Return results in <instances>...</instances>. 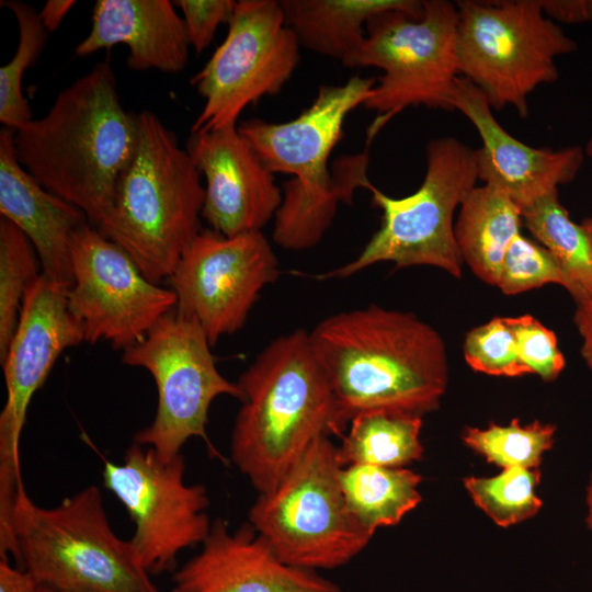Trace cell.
<instances>
[{"mask_svg": "<svg viewBox=\"0 0 592 592\" xmlns=\"http://www.w3.org/2000/svg\"><path fill=\"white\" fill-rule=\"evenodd\" d=\"M344 431L357 414L436 410L448 383L445 343L414 314L369 305L333 314L309 331Z\"/></svg>", "mask_w": 592, "mask_h": 592, "instance_id": "cell-1", "label": "cell"}, {"mask_svg": "<svg viewBox=\"0 0 592 592\" xmlns=\"http://www.w3.org/2000/svg\"><path fill=\"white\" fill-rule=\"evenodd\" d=\"M376 80L353 76L343 84H321L314 102L295 118L242 122L238 129L273 173L294 178L283 184L272 238L293 251L317 246L341 203L352 204L360 189L371 190L368 147L329 164L343 137L348 115L372 96Z\"/></svg>", "mask_w": 592, "mask_h": 592, "instance_id": "cell-2", "label": "cell"}, {"mask_svg": "<svg viewBox=\"0 0 592 592\" xmlns=\"http://www.w3.org/2000/svg\"><path fill=\"white\" fill-rule=\"evenodd\" d=\"M138 137L137 114L123 107L111 65L99 62L61 90L43 117L14 132V144L21 166L99 228Z\"/></svg>", "mask_w": 592, "mask_h": 592, "instance_id": "cell-3", "label": "cell"}, {"mask_svg": "<svg viewBox=\"0 0 592 592\" xmlns=\"http://www.w3.org/2000/svg\"><path fill=\"white\" fill-rule=\"evenodd\" d=\"M237 385L242 398L230 457L258 493L272 490L318 437L343 434L309 331L296 329L272 340Z\"/></svg>", "mask_w": 592, "mask_h": 592, "instance_id": "cell-4", "label": "cell"}, {"mask_svg": "<svg viewBox=\"0 0 592 592\" xmlns=\"http://www.w3.org/2000/svg\"><path fill=\"white\" fill-rule=\"evenodd\" d=\"M137 118L135 156L117 182L107 218L96 229L159 284L202 231L205 190L175 134L150 111Z\"/></svg>", "mask_w": 592, "mask_h": 592, "instance_id": "cell-5", "label": "cell"}, {"mask_svg": "<svg viewBox=\"0 0 592 592\" xmlns=\"http://www.w3.org/2000/svg\"><path fill=\"white\" fill-rule=\"evenodd\" d=\"M16 561L41 585L64 592H159L129 540L89 486L58 504H36L20 485L12 512Z\"/></svg>", "mask_w": 592, "mask_h": 592, "instance_id": "cell-6", "label": "cell"}, {"mask_svg": "<svg viewBox=\"0 0 592 592\" xmlns=\"http://www.w3.org/2000/svg\"><path fill=\"white\" fill-rule=\"evenodd\" d=\"M339 448L318 437L270 491L258 493L248 519L286 563L332 570L355 558L373 537L345 502Z\"/></svg>", "mask_w": 592, "mask_h": 592, "instance_id": "cell-7", "label": "cell"}, {"mask_svg": "<svg viewBox=\"0 0 592 592\" xmlns=\"http://www.w3.org/2000/svg\"><path fill=\"white\" fill-rule=\"evenodd\" d=\"M457 64L459 76L485 95L490 106H512L528 114V96L558 79L556 58L578 49L548 19L539 0H459Z\"/></svg>", "mask_w": 592, "mask_h": 592, "instance_id": "cell-8", "label": "cell"}, {"mask_svg": "<svg viewBox=\"0 0 592 592\" xmlns=\"http://www.w3.org/2000/svg\"><path fill=\"white\" fill-rule=\"evenodd\" d=\"M423 181L412 194L392 197L376 186L369 190L373 205L382 210L380 227L352 261L322 277H350L379 262L396 269L429 265L462 276L454 213L478 180L475 149L440 137L426 145Z\"/></svg>", "mask_w": 592, "mask_h": 592, "instance_id": "cell-9", "label": "cell"}, {"mask_svg": "<svg viewBox=\"0 0 592 592\" xmlns=\"http://www.w3.org/2000/svg\"><path fill=\"white\" fill-rule=\"evenodd\" d=\"M366 38L344 64L383 71L364 106L377 116L367 130L369 146L378 132L410 106L451 111L458 72L457 9L447 0H423V15L386 11L366 23Z\"/></svg>", "mask_w": 592, "mask_h": 592, "instance_id": "cell-10", "label": "cell"}, {"mask_svg": "<svg viewBox=\"0 0 592 592\" xmlns=\"http://www.w3.org/2000/svg\"><path fill=\"white\" fill-rule=\"evenodd\" d=\"M210 348L200 325L174 308L143 341L123 351L122 362L148 371L158 391L155 418L136 433L134 442L152 448L162 459L181 454L193 437L204 440L219 457L206 434L210 405L220 396L241 400L242 395L237 383L218 371Z\"/></svg>", "mask_w": 592, "mask_h": 592, "instance_id": "cell-11", "label": "cell"}, {"mask_svg": "<svg viewBox=\"0 0 592 592\" xmlns=\"http://www.w3.org/2000/svg\"><path fill=\"white\" fill-rule=\"evenodd\" d=\"M299 48L280 1H237L226 38L190 81L204 99L191 133L237 126L246 107L283 89Z\"/></svg>", "mask_w": 592, "mask_h": 592, "instance_id": "cell-12", "label": "cell"}, {"mask_svg": "<svg viewBox=\"0 0 592 592\" xmlns=\"http://www.w3.org/2000/svg\"><path fill=\"white\" fill-rule=\"evenodd\" d=\"M70 285L43 273L25 293L4 358L5 402L0 413V537L12 538V512L22 485L20 442L29 406L60 354L84 342L68 305Z\"/></svg>", "mask_w": 592, "mask_h": 592, "instance_id": "cell-13", "label": "cell"}, {"mask_svg": "<svg viewBox=\"0 0 592 592\" xmlns=\"http://www.w3.org/2000/svg\"><path fill=\"white\" fill-rule=\"evenodd\" d=\"M184 475L182 453L166 460L135 442L122 463L104 464L103 483L129 514L134 533L128 540L149 574L172 570L181 551L209 535L207 489L186 483Z\"/></svg>", "mask_w": 592, "mask_h": 592, "instance_id": "cell-14", "label": "cell"}, {"mask_svg": "<svg viewBox=\"0 0 592 592\" xmlns=\"http://www.w3.org/2000/svg\"><path fill=\"white\" fill-rule=\"evenodd\" d=\"M71 264L68 305L84 342H109L125 351L177 306L171 288L146 278L132 258L90 223L73 235Z\"/></svg>", "mask_w": 592, "mask_h": 592, "instance_id": "cell-15", "label": "cell"}, {"mask_svg": "<svg viewBox=\"0 0 592 592\" xmlns=\"http://www.w3.org/2000/svg\"><path fill=\"white\" fill-rule=\"evenodd\" d=\"M278 276L262 231L225 236L209 228L194 238L168 280L175 310L196 321L214 346L244 326L262 289Z\"/></svg>", "mask_w": 592, "mask_h": 592, "instance_id": "cell-16", "label": "cell"}, {"mask_svg": "<svg viewBox=\"0 0 592 592\" xmlns=\"http://www.w3.org/2000/svg\"><path fill=\"white\" fill-rule=\"evenodd\" d=\"M185 149L205 178L202 217L210 229L262 231L275 217L283 191L238 126L191 133Z\"/></svg>", "mask_w": 592, "mask_h": 592, "instance_id": "cell-17", "label": "cell"}, {"mask_svg": "<svg viewBox=\"0 0 592 592\" xmlns=\"http://www.w3.org/2000/svg\"><path fill=\"white\" fill-rule=\"evenodd\" d=\"M451 105L479 134L481 146L475 149L478 179L502 189L521 209L571 182L582 167L584 152L579 146L539 149L508 133L481 91L462 76L454 82Z\"/></svg>", "mask_w": 592, "mask_h": 592, "instance_id": "cell-18", "label": "cell"}, {"mask_svg": "<svg viewBox=\"0 0 592 592\" xmlns=\"http://www.w3.org/2000/svg\"><path fill=\"white\" fill-rule=\"evenodd\" d=\"M173 581L190 592H342L318 571L283 561L250 524L231 530L223 519Z\"/></svg>", "mask_w": 592, "mask_h": 592, "instance_id": "cell-19", "label": "cell"}, {"mask_svg": "<svg viewBox=\"0 0 592 592\" xmlns=\"http://www.w3.org/2000/svg\"><path fill=\"white\" fill-rule=\"evenodd\" d=\"M0 214L33 244L42 273L72 285L75 232L88 224L84 213L45 190L19 162L14 130L0 132Z\"/></svg>", "mask_w": 592, "mask_h": 592, "instance_id": "cell-20", "label": "cell"}, {"mask_svg": "<svg viewBox=\"0 0 592 592\" xmlns=\"http://www.w3.org/2000/svg\"><path fill=\"white\" fill-rule=\"evenodd\" d=\"M124 44L127 67L166 73L182 71L189 59L185 24L169 0H98L89 34L77 45L79 57Z\"/></svg>", "mask_w": 592, "mask_h": 592, "instance_id": "cell-21", "label": "cell"}, {"mask_svg": "<svg viewBox=\"0 0 592 592\" xmlns=\"http://www.w3.org/2000/svg\"><path fill=\"white\" fill-rule=\"evenodd\" d=\"M286 25L300 46L343 65L366 38L367 21L386 11L420 19L419 0H281Z\"/></svg>", "mask_w": 592, "mask_h": 592, "instance_id": "cell-22", "label": "cell"}, {"mask_svg": "<svg viewBox=\"0 0 592 592\" xmlns=\"http://www.w3.org/2000/svg\"><path fill=\"white\" fill-rule=\"evenodd\" d=\"M522 209L500 187L475 186L459 206L455 239L474 274L496 286L505 252L521 234Z\"/></svg>", "mask_w": 592, "mask_h": 592, "instance_id": "cell-23", "label": "cell"}, {"mask_svg": "<svg viewBox=\"0 0 592 592\" xmlns=\"http://www.w3.org/2000/svg\"><path fill=\"white\" fill-rule=\"evenodd\" d=\"M421 477L414 471L373 465H346L340 485L350 512L372 535L398 524L421 501Z\"/></svg>", "mask_w": 592, "mask_h": 592, "instance_id": "cell-24", "label": "cell"}, {"mask_svg": "<svg viewBox=\"0 0 592 592\" xmlns=\"http://www.w3.org/2000/svg\"><path fill=\"white\" fill-rule=\"evenodd\" d=\"M422 417L394 411H368L349 423L339 456L343 466L373 465L402 468L419 460L423 453L420 441Z\"/></svg>", "mask_w": 592, "mask_h": 592, "instance_id": "cell-25", "label": "cell"}, {"mask_svg": "<svg viewBox=\"0 0 592 592\" xmlns=\"http://www.w3.org/2000/svg\"><path fill=\"white\" fill-rule=\"evenodd\" d=\"M522 221L560 266L572 298L592 286L590 240L581 224H576L560 203L558 190L522 209Z\"/></svg>", "mask_w": 592, "mask_h": 592, "instance_id": "cell-26", "label": "cell"}, {"mask_svg": "<svg viewBox=\"0 0 592 592\" xmlns=\"http://www.w3.org/2000/svg\"><path fill=\"white\" fill-rule=\"evenodd\" d=\"M16 19L19 43L12 59L0 68V122L14 132L21 129L32 117V110L22 94L25 70L39 57L48 38L38 12L22 1H1Z\"/></svg>", "mask_w": 592, "mask_h": 592, "instance_id": "cell-27", "label": "cell"}, {"mask_svg": "<svg viewBox=\"0 0 592 592\" xmlns=\"http://www.w3.org/2000/svg\"><path fill=\"white\" fill-rule=\"evenodd\" d=\"M42 274L29 238L12 223L0 219V362L15 332L29 287Z\"/></svg>", "mask_w": 592, "mask_h": 592, "instance_id": "cell-28", "label": "cell"}, {"mask_svg": "<svg viewBox=\"0 0 592 592\" xmlns=\"http://www.w3.org/2000/svg\"><path fill=\"white\" fill-rule=\"evenodd\" d=\"M556 426L534 421L521 425L517 419L509 425L489 424L486 429L467 428L463 440L489 463L505 468L537 469L543 454L554 443Z\"/></svg>", "mask_w": 592, "mask_h": 592, "instance_id": "cell-29", "label": "cell"}, {"mask_svg": "<svg viewBox=\"0 0 592 592\" xmlns=\"http://www.w3.org/2000/svg\"><path fill=\"white\" fill-rule=\"evenodd\" d=\"M538 482L537 469L520 467L505 468L494 477H469L464 481L474 502L500 526L520 523L538 512Z\"/></svg>", "mask_w": 592, "mask_h": 592, "instance_id": "cell-30", "label": "cell"}, {"mask_svg": "<svg viewBox=\"0 0 592 592\" xmlns=\"http://www.w3.org/2000/svg\"><path fill=\"white\" fill-rule=\"evenodd\" d=\"M546 284H558L566 289L569 286L549 251L517 235L505 252L496 286L505 295H517Z\"/></svg>", "mask_w": 592, "mask_h": 592, "instance_id": "cell-31", "label": "cell"}, {"mask_svg": "<svg viewBox=\"0 0 592 592\" xmlns=\"http://www.w3.org/2000/svg\"><path fill=\"white\" fill-rule=\"evenodd\" d=\"M463 352L476 372L505 377L531 374L519 356L506 317L493 318L471 329L465 337Z\"/></svg>", "mask_w": 592, "mask_h": 592, "instance_id": "cell-32", "label": "cell"}, {"mask_svg": "<svg viewBox=\"0 0 592 592\" xmlns=\"http://www.w3.org/2000/svg\"><path fill=\"white\" fill-rule=\"evenodd\" d=\"M519 356L531 374L550 382L563 371L566 360L553 330L531 315L506 317Z\"/></svg>", "mask_w": 592, "mask_h": 592, "instance_id": "cell-33", "label": "cell"}, {"mask_svg": "<svg viewBox=\"0 0 592 592\" xmlns=\"http://www.w3.org/2000/svg\"><path fill=\"white\" fill-rule=\"evenodd\" d=\"M235 0H180L175 3L183 13L190 46L196 54L212 43L218 26L229 23L236 7Z\"/></svg>", "mask_w": 592, "mask_h": 592, "instance_id": "cell-34", "label": "cell"}, {"mask_svg": "<svg viewBox=\"0 0 592 592\" xmlns=\"http://www.w3.org/2000/svg\"><path fill=\"white\" fill-rule=\"evenodd\" d=\"M544 14L565 24L592 22V0H539Z\"/></svg>", "mask_w": 592, "mask_h": 592, "instance_id": "cell-35", "label": "cell"}, {"mask_svg": "<svg viewBox=\"0 0 592 592\" xmlns=\"http://www.w3.org/2000/svg\"><path fill=\"white\" fill-rule=\"evenodd\" d=\"M573 322L582 339L581 355L588 367L592 371V286L576 297Z\"/></svg>", "mask_w": 592, "mask_h": 592, "instance_id": "cell-36", "label": "cell"}, {"mask_svg": "<svg viewBox=\"0 0 592 592\" xmlns=\"http://www.w3.org/2000/svg\"><path fill=\"white\" fill-rule=\"evenodd\" d=\"M37 588L30 572L11 566L9 559H0V592H36Z\"/></svg>", "mask_w": 592, "mask_h": 592, "instance_id": "cell-37", "label": "cell"}, {"mask_svg": "<svg viewBox=\"0 0 592 592\" xmlns=\"http://www.w3.org/2000/svg\"><path fill=\"white\" fill-rule=\"evenodd\" d=\"M73 0H48L38 12L41 22L47 32H54L73 7Z\"/></svg>", "mask_w": 592, "mask_h": 592, "instance_id": "cell-38", "label": "cell"}, {"mask_svg": "<svg viewBox=\"0 0 592 592\" xmlns=\"http://www.w3.org/2000/svg\"><path fill=\"white\" fill-rule=\"evenodd\" d=\"M585 503H587L585 522H587L588 527L592 531V473L590 475L589 483L587 486Z\"/></svg>", "mask_w": 592, "mask_h": 592, "instance_id": "cell-39", "label": "cell"}, {"mask_svg": "<svg viewBox=\"0 0 592 592\" xmlns=\"http://www.w3.org/2000/svg\"><path fill=\"white\" fill-rule=\"evenodd\" d=\"M581 226L583 227L585 234L588 235V238L590 240V244H591V248H592V216L585 218L581 223Z\"/></svg>", "mask_w": 592, "mask_h": 592, "instance_id": "cell-40", "label": "cell"}, {"mask_svg": "<svg viewBox=\"0 0 592 592\" xmlns=\"http://www.w3.org/2000/svg\"><path fill=\"white\" fill-rule=\"evenodd\" d=\"M36 592H64V591H59V590H56L46 585L38 584Z\"/></svg>", "mask_w": 592, "mask_h": 592, "instance_id": "cell-41", "label": "cell"}, {"mask_svg": "<svg viewBox=\"0 0 592 592\" xmlns=\"http://www.w3.org/2000/svg\"><path fill=\"white\" fill-rule=\"evenodd\" d=\"M588 157L592 158V135L590 136L587 146H585V152Z\"/></svg>", "mask_w": 592, "mask_h": 592, "instance_id": "cell-42", "label": "cell"}, {"mask_svg": "<svg viewBox=\"0 0 592 592\" xmlns=\"http://www.w3.org/2000/svg\"><path fill=\"white\" fill-rule=\"evenodd\" d=\"M169 592H190V591H187V590H185V589H182V588L175 585V587H174L171 591H169Z\"/></svg>", "mask_w": 592, "mask_h": 592, "instance_id": "cell-43", "label": "cell"}]
</instances>
